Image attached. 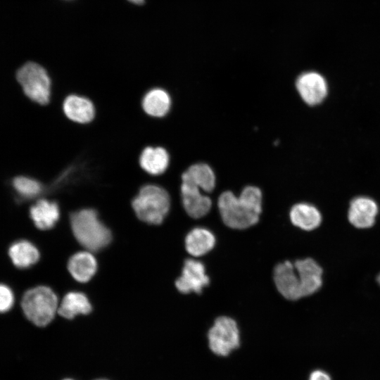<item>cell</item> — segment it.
Here are the masks:
<instances>
[{
	"instance_id": "obj_1",
	"label": "cell",
	"mask_w": 380,
	"mask_h": 380,
	"mask_svg": "<svg viewBox=\"0 0 380 380\" xmlns=\"http://www.w3.org/2000/svg\"><path fill=\"white\" fill-rule=\"evenodd\" d=\"M218 208L224 223L229 227L243 229L255 224L262 212V192L247 186L239 197L227 191L218 198Z\"/></svg>"
},
{
	"instance_id": "obj_2",
	"label": "cell",
	"mask_w": 380,
	"mask_h": 380,
	"mask_svg": "<svg viewBox=\"0 0 380 380\" xmlns=\"http://www.w3.org/2000/svg\"><path fill=\"white\" fill-rule=\"evenodd\" d=\"M70 224L77 241L91 251H101L111 241L110 231L93 209H82L72 213Z\"/></svg>"
},
{
	"instance_id": "obj_3",
	"label": "cell",
	"mask_w": 380,
	"mask_h": 380,
	"mask_svg": "<svg viewBox=\"0 0 380 380\" xmlns=\"http://www.w3.org/2000/svg\"><path fill=\"white\" fill-rule=\"evenodd\" d=\"M21 307L29 321L37 327H45L58 312V298L49 287L38 286L24 293Z\"/></svg>"
},
{
	"instance_id": "obj_4",
	"label": "cell",
	"mask_w": 380,
	"mask_h": 380,
	"mask_svg": "<svg viewBox=\"0 0 380 380\" xmlns=\"http://www.w3.org/2000/svg\"><path fill=\"white\" fill-rule=\"evenodd\" d=\"M132 207L139 220L148 224H159L170 210V196L163 188L148 184L141 188L132 201Z\"/></svg>"
},
{
	"instance_id": "obj_5",
	"label": "cell",
	"mask_w": 380,
	"mask_h": 380,
	"mask_svg": "<svg viewBox=\"0 0 380 380\" xmlns=\"http://www.w3.org/2000/svg\"><path fill=\"white\" fill-rule=\"evenodd\" d=\"M15 78L30 100L39 105L49 102L51 79L42 65L35 62H27L17 70Z\"/></svg>"
},
{
	"instance_id": "obj_6",
	"label": "cell",
	"mask_w": 380,
	"mask_h": 380,
	"mask_svg": "<svg viewBox=\"0 0 380 380\" xmlns=\"http://www.w3.org/2000/svg\"><path fill=\"white\" fill-rule=\"evenodd\" d=\"M208 346L215 355H229L240 346L239 330L236 322L227 316L217 317L208 332Z\"/></svg>"
},
{
	"instance_id": "obj_7",
	"label": "cell",
	"mask_w": 380,
	"mask_h": 380,
	"mask_svg": "<svg viewBox=\"0 0 380 380\" xmlns=\"http://www.w3.org/2000/svg\"><path fill=\"white\" fill-rule=\"evenodd\" d=\"M274 281L277 290L285 298L296 300L303 297L300 276L290 261L277 265Z\"/></svg>"
},
{
	"instance_id": "obj_8",
	"label": "cell",
	"mask_w": 380,
	"mask_h": 380,
	"mask_svg": "<svg viewBox=\"0 0 380 380\" xmlns=\"http://www.w3.org/2000/svg\"><path fill=\"white\" fill-rule=\"evenodd\" d=\"M209 282L204 265L198 260L187 259L184 262L182 275L175 281V286L182 293H201Z\"/></svg>"
},
{
	"instance_id": "obj_9",
	"label": "cell",
	"mask_w": 380,
	"mask_h": 380,
	"mask_svg": "<svg viewBox=\"0 0 380 380\" xmlns=\"http://www.w3.org/2000/svg\"><path fill=\"white\" fill-rule=\"evenodd\" d=\"M296 87L302 99L310 106L322 103L328 92L325 79L316 72H306L300 75L296 80Z\"/></svg>"
},
{
	"instance_id": "obj_10",
	"label": "cell",
	"mask_w": 380,
	"mask_h": 380,
	"mask_svg": "<svg viewBox=\"0 0 380 380\" xmlns=\"http://www.w3.org/2000/svg\"><path fill=\"white\" fill-rule=\"evenodd\" d=\"M378 212V205L372 198L359 196L350 203L348 219L357 229H369L374 224Z\"/></svg>"
},
{
	"instance_id": "obj_11",
	"label": "cell",
	"mask_w": 380,
	"mask_h": 380,
	"mask_svg": "<svg viewBox=\"0 0 380 380\" xmlns=\"http://www.w3.org/2000/svg\"><path fill=\"white\" fill-rule=\"evenodd\" d=\"M201 188L188 182H182L181 196L186 213L193 218H200L210 211V198L201 193Z\"/></svg>"
},
{
	"instance_id": "obj_12",
	"label": "cell",
	"mask_w": 380,
	"mask_h": 380,
	"mask_svg": "<svg viewBox=\"0 0 380 380\" xmlns=\"http://www.w3.org/2000/svg\"><path fill=\"white\" fill-rule=\"evenodd\" d=\"M293 265L301 278L303 296L316 293L322 285V268L312 258L297 260Z\"/></svg>"
},
{
	"instance_id": "obj_13",
	"label": "cell",
	"mask_w": 380,
	"mask_h": 380,
	"mask_svg": "<svg viewBox=\"0 0 380 380\" xmlns=\"http://www.w3.org/2000/svg\"><path fill=\"white\" fill-rule=\"evenodd\" d=\"M30 215L38 229L47 230L53 227L58 221L60 210L57 203L42 198L30 207Z\"/></svg>"
},
{
	"instance_id": "obj_14",
	"label": "cell",
	"mask_w": 380,
	"mask_h": 380,
	"mask_svg": "<svg viewBox=\"0 0 380 380\" xmlns=\"http://www.w3.org/2000/svg\"><path fill=\"white\" fill-rule=\"evenodd\" d=\"M63 109L67 118L78 123L89 122L95 115L92 102L78 95L67 96L63 101Z\"/></svg>"
},
{
	"instance_id": "obj_15",
	"label": "cell",
	"mask_w": 380,
	"mask_h": 380,
	"mask_svg": "<svg viewBox=\"0 0 380 380\" xmlns=\"http://www.w3.org/2000/svg\"><path fill=\"white\" fill-rule=\"evenodd\" d=\"M289 216L294 226L305 231H312L317 228L322 219L318 209L306 203L294 205L290 210Z\"/></svg>"
},
{
	"instance_id": "obj_16",
	"label": "cell",
	"mask_w": 380,
	"mask_h": 380,
	"mask_svg": "<svg viewBox=\"0 0 380 380\" xmlns=\"http://www.w3.org/2000/svg\"><path fill=\"white\" fill-rule=\"evenodd\" d=\"M8 255L13 264L19 269H27L37 262L40 254L38 248L30 241L18 240L9 247Z\"/></svg>"
},
{
	"instance_id": "obj_17",
	"label": "cell",
	"mask_w": 380,
	"mask_h": 380,
	"mask_svg": "<svg viewBox=\"0 0 380 380\" xmlns=\"http://www.w3.org/2000/svg\"><path fill=\"white\" fill-rule=\"evenodd\" d=\"M68 268L72 277L79 282H87L97 270L95 258L89 252H79L69 260Z\"/></svg>"
},
{
	"instance_id": "obj_18",
	"label": "cell",
	"mask_w": 380,
	"mask_h": 380,
	"mask_svg": "<svg viewBox=\"0 0 380 380\" xmlns=\"http://www.w3.org/2000/svg\"><path fill=\"white\" fill-rule=\"evenodd\" d=\"M215 244L214 234L205 228H194L188 233L185 238L186 250L194 257L206 254L213 249Z\"/></svg>"
},
{
	"instance_id": "obj_19",
	"label": "cell",
	"mask_w": 380,
	"mask_h": 380,
	"mask_svg": "<svg viewBox=\"0 0 380 380\" xmlns=\"http://www.w3.org/2000/svg\"><path fill=\"white\" fill-rule=\"evenodd\" d=\"M139 163L146 172L153 175H160L168 166L169 155L162 147L148 146L141 152Z\"/></svg>"
},
{
	"instance_id": "obj_20",
	"label": "cell",
	"mask_w": 380,
	"mask_h": 380,
	"mask_svg": "<svg viewBox=\"0 0 380 380\" xmlns=\"http://www.w3.org/2000/svg\"><path fill=\"white\" fill-rule=\"evenodd\" d=\"M91 309V303L85 294L73 291L64 296L58 312L66 319H72L78 315L89 314Z\"/></svg>"
},
{
	"instance_id": "obj_21",
	"label": "cell",
	"mask_w": 380,
	"mask_h": 380,
	"mask_svg": "<svg viewBox=\"0 0 380 380\" xmlns=\"http://www.w3.org/2000/svg\"><path fill=\"white\" fill-rule=\"evenodd\" d=\"M182 182H188L198 186L205 192H210L215 186V176L211 167L205 163L191 165L182 175Z\"/></svg>"
},
{
	"instance_id": "obj_22",
	"label": "cell",
	"mask_w": 380,
	"mask_h": 380,
	"mask_svg": "<svg viewBox=\"0 0 380 380\" xmlns=\"http://www.w3.org/2000/svg\"><path fill=\"white\" fill-rule=\"evenodd\" d=\"M142 107L148 115L160 118L165 116L171 107V99L164 89L155 88L148 91L142 100Z\"/></svg>"
},
{
	"instance_id": "obj_23",
	"label": "cell",
	"mask_w": 380,
	"mask_h": 380,
	"mask_svg": "<svg viewBox=\"0 0 380 380\" xmlns=\"http://www.w3.org/2000/svg\"><path fill=\"white\" fill-rule=\"evenodd\" d=\"M10 184L17 198L22 201L30 200L39 196L44 189L41 182L27 175L13 177Z\"/></svg>"
},
{
	"instance_id": "obj_24",
	"label": "cell",
	"mask_w": 380,
	"mask_h": 380,
	"mask_svg": "<svg viewBox=\"0 0 380 380\" xmlns=\"http://www.w3.org/2000/svg\"><path fill=\"white\" fill-rule=\"evenodd\" d=\"M15 303V296L7 285L0 283V313L9 311Z\"/></svg>"
},
{
	"instance_id": "obj_25",
	"label": "cell",
	"mask_w": 380,
	"mask_h": 380,
	"mask_svg": "<svg viewBox=\"0 0 380 380\" xmlns=\"http://www.w3.org/2000/svg\"><path fill=\"white\" fill-rule=\"evenodd\" d=\"M308 380H331L330 376L325 372L317 369L312 371Z\"/></svg>"
},
{
	"instance_id": "obj_26",
	"label": "cell",
	"mask_w": 380,
	"mask_h": 380,
	"mask_svg": "<svg viewBox=\"0 0 380 380\" xmlns=\"http://www.w3.org/2000/svg\"><path fill=\"white\" fill-rule=\"evenodd\" d=\"M128 1L137 5L143 4L144 2V0H128Z\"/></svg>"
},
{
	"instance_id": "obj_27",
	"label": "cell",
	"mask_w": 380,
	"mask_h": 380,
	"mask_svg": "<svg viewBox=\"0 0 380 380\" xmlns=\"http://www.w3.org/2000/svg\"><path fill=\"white\" fill-rule=\"evenodd\" d=\"M376 281L378 284L380 285V274L377 276Z\"/></svg>"
},
{
	"instance_id": "obj_28",
	"label": "cell",
	"mask_w": 380,
	"mask_h": 380,
	"mask_svg": "<svg viewBox=\"0 0 380 380\" xmlns=\"http://www.w3.org/2000/svg\"><path fill=\"white\" fill-rule=\"evenodd\" d=\"M65 380H71V379H65Z\"/></svg>"
}]
</instances>
